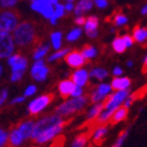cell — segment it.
<instances>
[{"mask_svg": "<svg viewBox=\"0 0 147 147\" xmlns=\"http://www.w3.org/2000/svg\"><path fill=\"white\" fill-rule=\"evenodd\" d=\"M8 135L9 132L0 129V147H5L8 144Z\"/></svg>", "mask_w": 147, "mask_h": 147, "instance_id": "e575fe53", "label": "cell"}, {"mask_svg": "<svg viewBox=\"0 0 147 147\" xmlns=\"http://www.w3.org/2000/svg\"><path fill=\"white\" fill-rule=\"evenodd\" d=\"M6 65L10 69L9 80L16 84L23 78L25 72L27 71L29 66V62L26 57L15 53L6 59Z\"/></svg>", "mask_w": 147, "mask_h": 147, "instance_id": "3957f363", "label": "cell"}, {"mask_svg": "<svg viewBox=\"0 0 147 147\" xmlns=\"http://www.w3.org/2000/svg\"><path fill=\"white\" fill-rule=\"evenodd\" d=\"M107 133H108V127H106V125H100V127H98L93 132V136H92V137H93V141L96 144L100 143L101 141L104 139V137L107 135Z\"/></svg>", "mask_w": 147, "mask_h": 147, "instance_id": "cb8c5ba5", "label": "cell"}, {"mask_svg": "<svg viewBox=\"0 0 147 147\" xmlns=\"http://www.w3.org/2000/svg\"><path fill=\"white\" fill-rule=\"evenodd\" d=\"M112 49H113V51L115 53H117V54H123L125 49H127L123 37H116L115 39L113 40Z\"/></svg>", "mask_w": 147, "mask_h": 147, "instance_id": "f1b7e54d", "label": "cell"}, {"mask_svg": "<svg viewBox=\"0 0 147 147\" xmlns=\"http://www.w3.org/2000/svg\"><path fill=\"white\" fill-rule=\"evenodd\" d=\"M130 96V90H123V91H115L112 93L104 102V109L115 111L118 107L123 105L125 99Z\"/></svg>", "mask_w": 147, "mask_h": 147, "instance_id": "52a82bcc", "label": "cell"}, {"mask_svg": "<svg viewBox=\"0 0 147 147\" xmlns=\"http://www.w3.org/2000/svg\"><path fill=\"white\" fill-rule=\"evenodd\" d=\"M12 37L16 45L20 49H27L32 47L36 38V30L34 25L30 22L20 23L15 31L12 32Z\"/></svg>", "mask_w": 147, "mask_h": 147, "instance_id": "6da1fadb", "label": "cell"}, {"mask_svg": "<svg viewBox=\"0 0 147 147\" xmlns=\"http://www.w3.org/2000/svg\"><path fill=\"white\" fill-rule=\"evenodd\" d=\"M51 49V45L49 43H42L39 44L36 49H34L33 52V55H32V58L34 61H37V60H42L44 59L47 55L49 54V51Z\"/></svg>", "mask_w": 147, "mask_h": 147, "instance_id": "ffe728a7", "label": "cell"}, {"mask_svg": "<svg viewBox=\"0 0 147 147\" xmlns=\"http://www.w3.org/2000/svg\"><path fill=\"white\" fill-rule=\"evenodd\" d=\"M127 114H129V108L125 107L123 105L120 106V107H118L117 109L114 111L112 117H111V119H110V123H114V125L120 123V121H123V120H125V118L127 117Z\"/></svg>", "mask_w": 147, "mask_h": 147, "instance_id": "d6986e66", "label": "cell"}, {"mask_svg": "<svg viewBox=\"0 0 147 147\" xmlns=\"http://www.w3.org/2000/svg\"><path fill=\"white\" fill-rule=\"evenodd\" d=\"M60 123H65V119L57 113H53V114H49V115H45L43 117H40L39 119L35 121L34 130L32 133L31 140L34 141L40 134H42L43 132L55 127V125H60Z\"/></svg>", "mask_w": 147, "mask_h": 147, "instance_id": "277c9868", "label": "cell"}, {"mask_svg": "<svg viewBox=\"0 0 147 147\" xmlns=\"http://www.w3.org/2000/svg\"><path fill=\"white\" fill-rule=\"evenodd\" d=\"M127 23V18L125 15H116L114 18V24L116 26H123Z\"/></svg>", "mask_w": 147, "mask_h": 147, "instance_id": "74e56055", "label": "cell"}, {"mask_svg": "<svg viewBox=\"0 0 147 147\" xmlns=\"http://www.w3.org/2000/svg\"><path fill=\"white\" fill-rule=\"evenodd\" d=\"M3 73H4V67H3V64L0 61V78L2 77Z\"/></svg>", "mask_w": 147, "mask_h": 147, "instance_id": "c3c4849f", "label": "cell"}, {"mask_svg": "<svg viewBox=\"0 0 147 147\" xmlns=\"http://www.w3.org/2000/svg\"><path fill=\"white\" fill-rule=\"evenodd\" d=\"M26 97L24 95L22 96H17L15 98H12L11 100L9 101V104L10 105H16V104H21V103H24L25 101H26Z\"/></svg>", "mask_w": 147, "mask_h": 147, "instance_id": "ab89813d", "label": "cell"}, {"mask_svg": "<svg viewBox=\"0 0 147 147\" xmlns=\"http://www.w3.org/2000/svg\"><path fill=\"white\" fill-rule=\"evenodd\" d=\"M49 74V68L43 59L34 61L33 64H32V66L30 67V75L37 82H43V81H45Z\"/></svg>", "mask_w": 147, "mask_h": 147, "instance_id": "ba28073f", "label": "cell"}, {"mask_svg": "<svg viewBox=\"0 0 147 147\" xmlns=\"http://www.w3.org/2000/svg\"><path fill=\"white\" fill-rule=\"evenodd\" d=\"M90 102V97L88 96H82L79 98H70L66 99L57 106L55 113L61 115L62 117H68V116L75 114L79 111L84 110V108L88 106Z\"/></svg>", "mask_w": 147, "mask_h": 147, "instance_id": "7a4b0ae2", "label": "cell"}, {"mask_svg": "<svg viewBox=\"0 0 147 147\" xmlns=\"http://www.w3.org/2000/svg\"><path fill=\"white\" fill-rule=\"evenodd\" d=\"M27 140L25 139L23 134L18 130V127H13L9 132L8 135V144L10 147H20L26 142Z\"/></svg>", "mask_w": 147, "mask_h": 147, "instance_id": "9a60e30c", "label": "cell"}, {"mask_svg": "<svg viewBox=\"0 0 147 147\" xmlns=\"http://www.w3.org/2000/svg\"><path fill=\"white\" fill-rule=\"evenodd\" d=\"M93 7V1L92 0H81L80 2L77 3L75 7H74V13L76 17L82 16L84 12L91 10Z\"/></svg>", "mask_w": 147, "mask_h": 147, "instance_id": "44dd1931", "label": "cell"}, {"mask_svg": "<svg viewBox=\"0 0 147 147\" xmlns=\"http://www.w3.org/2000/svg\"><path fill=\"white\" fill-rule=\"evenodd\" d=\"M141 12H142V15L147 16V5H146V6H144V7L142 8V10H141Z\"/></svg>", "mask_w": 147, "mask_h": 147, "instance_id": "f907efd6", "label": "cell"}, {"mask_svg": "<svg viewBox=\"0 0 147 147\" xmlns=\"http://www.w3.org/2000/svg\"><path fill=\"white\" fill-rule=\"evenodd\" d=\"M123 69L120 68L119 66H116L113 68L112 70V75L114 76V77H117V76H120V75H123Z\"/></svg>", "mask_w": 147, "mask_h": 147, "instance_id": "f6af8a7d", "label": "cell"}, {"mask_svg": "<svg viewBox=\"0 0 147 147\" xmlns=\"http://www.w3.org/2000/svg\"><path fill=\"white\" fill-rule=\"evenodd\" d=\"M47 2L51 3V4H53V5H56L57 3H58V0H47Z\"/></svg>", "mask_w": 147, "mask_h": 147, "instance_id": "681fc988", "label": "cell"}, {"mask_svg": "<svg viewBox=\"0 0 147 147\" xmlns=\"http://www.w3.org/2000/svg\"><path fill=\"white\" fill-rule=\"evenodd\" d=\"M8 99V90L7 88H2L0 91V107L6 102Z\"/></svg>", "mask_w": 147, "mask_h": 147, "instance_id": "f35d334b", "label": "cell"}, {"mask_svg": "<svg viewBox=\"0 0 147 147\" xmlns=\"http://www.w3.org/2000/svg\"><path fill=\"white\" fill-rule=\"evenodd\" d=\"M81 34H82L81 28H79V27L73 28V29L67 34L66 39H67V41H69V42H74L79 39V37L81 36Z\"/></svg>", "mask_w": 147, "mask_h": 147, "instance_id": "1f68e13d", "label": "cell"}, {"mask_svg": "<svg viewBox=\"0 0 147 147\" xmlns=\"http://www.w3.org/2000/svg\"><path fill=\"white\" fill-rule=\"evenodd\" d=\"M16 3L17 0H0V4L2 7H12Z\"/></svg>", "mask_w": 147, "mask_h": 147, "instance_id": "60d3db41", "label": "cell"}, {"mask_svg": "<svg viewBox=\"0 0 147 147\" xmlns=\"http://www.w3.org/2000/svg\"><path fill=\"white\" fill-rule=\"evenodd\" d=\"M84 26V31L86 34L90 38H96L98 36V26H99V20L97 17H88L86 21Z\"/></svg>", "mask_w": 147, "mask_h": 147, "instance_id": "4fadbf2b", "label": "cell"}, {"mask_svg": "<svg viewBox=\"0 0 147 147\" xmlns=\"http://www.w3.org/2000/svg\"><path fill=\"white\" fill-rule=\"evenodd\" d=\"M143 73H147V56L145 57L144 63H143Z\"/></svg>", "mask_w": 147, "mask_h": 147, "instance_id": "7dc6e473", "label": "cell"}, {"mask_svg": "<svg viewBox=\"0 0 147 147\" xmlns=\"http://www.w3.org/2000/svg\"><path fill=\"white\" fill-rule=\"evenodd\" d=\"M65 9L67 10V11H71V10L74 9V5L72 2H68L66 5H65Z\"/></svg>", "mask_w": 147, "mask_h": 147, "instance_id": "bcb514c9", "label": "cell"}, {"mask_svg": "<svg viewBox=\"0 0 147 147\" xmlns=\"http://www.w3.org/2000/svg\"><path fill=\"white\" fill-rule=\"evenodd\" d=\"M18 25H19V18L15 12L4 11L0 13V26L3 32L11 33L15 31Z\"/></svg>", "mask_w": 147, "mask_h": 147, "instance_id": "9c48e42d", "label": "cell"}, {"mask_svg": "<svg viewBox=\"0 0 147 147\" xmlns=\"http://www.w3.org/2000/svg\"><path fill=\"white\" fill-rule=\"evenodd\" d=\"M133 38L136 42L142 43L147 40V29L142 27H135V29L133 30Z\"/></svg>", "mask_w": 147, "mask_h": 147, "instance_id": "603a6c76", "label": "cell"}, {"mask_svg": "<svg viewBox=\"0 0 147 147\" xmlns=\"http://www.w3.org/2000/svg\"><path fill=\"white\" fill-rule=\"evenodd\" d=\"M88 135L86 134H79L72 141L70 147H86L88 143Z\"/></svg>", "mask_w": 147, "mask_h": 147, "instance_id": "4dcf8cb0", "label": "cell"}, {"mask_svg": "<svg viewBox=\"0 0 147 147\" xmlns=\"http://www.w3.org/2000/svg\"><path fill=\"white\" fill-rule=\"evenodd\" d=\"M84 96V88L82 86H75V88H73V92L71 93V98H79V97H82Z\"/></svg>", "mask_w": 147, "mask_h": 147, "instance_id": "8d00e7d4", "label": "cell"}, {"mask_svg": "<svg viewBox=\"0 0 147 147\" xmlns=\"http://www.w3.org/2000/svg\"><path fill=\"white\" fill-rule=\"evenodd\" d=\"M127 136H129V130L123 131V132L119 134V136H118V138L116 139L115 142L113 143L110 147H121L123 143H125V139L127 138Z\"/></svg>", "mask_w": 147, "mask_h": 147, "instance_id": "836d02e7", "label": "cell"}, {"mask_svg": "<svg viewBox=\"0 0 147 147\" xmlns=\"http://www.w3.org/2000/svg\"><path fill=\"white\" fill-rule=\"evenodd\" d=\"M51 43L55 51H59L62 47V33L60 31L53 32L51 35Z\"/></svg>", "mask_w": 147, "mask_h": 147, "instance_id": "83f0119b", "label": "cell"}, {"mask_svg": "<svg viewBox=\"0 0 147 147\" xmlns=\"http://www.w3.org/2000/svg\"><path fill=\"white\" fill-rule=\"evenodd\" d=\"M64 60L70 68L73 69H78L84 67L88 61L84 57L82 53L78 52V51H70L67 54V56L64 58Z\"/></svg>", "mask_w": 147, "mask_h": 147, "instance_id": "8fae6325", "label": "cell"}, {"mask_svg": "<svg viewBox=\"0 0 147 147\" xmlns=\"http://www.w3.org/2000/svg\"><path fill=\"white\" fill-rule=\"evenodd\" d=\"M69 52H70V49H67V47L66 49H59V51H55V53H53L51 56H49L47 62H49V63H54V62L64 59Z\"/></svg>", "mask_w": 147, "mask_h": 147, "instance_id": "484cf974", "label": "cell"}, {"mask_svg": "<svg viewBox=\"0 0 147 147\" xmlns=\"http://www.w3.org/2000/svg\"><path fill=\"white\" fill-rule=\"evenodd\" d=\"M64 127H65V123H60V125H57L55 127H51L47 131L43 132L42 134H40L36 139L34 140V142L38 145H43L47 144V143L51 142L54 139H56L58 136L63 132Z\"/></svg>", "mask_w": 147, "mask_h": 147, "instance_id": "30bf717a", "label": "cell"}, {"mask_svg": "<svg viewBox=\"0 0 147 147\" xmlns=\"http://www.w3.org/2000/svg\"><path fill=\"white\" fill-rule=\"evenodd\" d=\"M123 40H125V45H127V47H131L133 45V43H134V38H133L132 36H130V35H125V36H123Z\"/></svg>", "mask_w": 147, "mask_h": 147, "instance_id": "b9f144b4", "label": "cell"}, {"mask_svg": "<svg viewBox=\"0 0 147 147\" xmlns=\"http://www.w3.org/2000/svg\"><path fill=\"white\" fill-rule=\"evenodd\" d=\"M45 1H47V0H45ZM54 12H55L54 5L51 4V3H49V2H47V4L44 5L43 9H42V11L40 12V13H41L45 19H51V18L54 16Z\"/></svg>", "mask_w": 147, "mask_h": 147, "instance_id": "d6a6232c", "label": "cell"}, {"mask_svg": "<svg viewBox=\"0 0 147 147\" xmlns=\"http://www.w3.org/2000/svg\"><path fill=\"white\" fill-rule=\"evenodd\" d=\"M86 19L84 17V16H78V17L75 18V24L77 25V26H84V24H86Z\"/></svg>", "mask_w": 147, "mask_h": 147, "instance_id": "7bdbcfd3", "label": "cell"}, {"mask_svg": "<svg viewBox=\"0 0 147 147\" xmlns=\"http://www.w3.org/2000/svg\"><path fill=\"white\" fill-rule=\"evenodd\" d=\"M95 3L99 8H105L108 6L107 0H95Z\"/></svg>", "mask_w": 147, "mask_h": 147, "instance_id": "ee69618b", "label": "cell"}, {"mask_svg": "<svg viewBox=\"0 0 147 147\" xmlns=\"http://www.w3.org/2000/svg\"><path fill=\"white\" fill-rule=\"evenodd\" d=\"M66 1H68V2H71V1H73V0H66Z\"/></svg>", "mask_w": 147, "mask_h": 147, "instance_id": "db71d44e", "label": "cell"}, {"mask_svg": "<svg viewBox=\"0 0 147 147\" xmlns=\"http://www.w3.org/2000/svg\"><path fill=\"white\" fill-rule=\"evenodd\" d=\"M107 77H108V71L105 68L95 67V68H92L91 71H90V78L94 79V80L103 81Z\"/></svg>", "mask_w": 147, "mask_h": 147, "instance_id": "7402d4cb", "label": "cell"}, {"mask_svg": "<svg viewBox=\"0 0 147 147\" xmlns=\"http://www.w3.org/2000/svg\"><path fill=\"white\" fill-rule=\"evenodd\" d=\"M96 91L98 92L103 98L107 99L109 96L112 94V86H111L110 84H107V82H102V84H98L95 88Z\"/></svg>", "mask_w": 147, "mask_h": 147, "instance_id": "d4e9b609", "label": "cell"}, {"mask_svg": "<svg viewBox=\"0 0 147 147\" xmlns=\"http://www.w3.org/2000/svg\"><path fill=\"white\" fill-rule=\"evenodd\" d=\"M65 5H62L60 3H57L55 5V12H54V16H53L49 21H51V24L52 25H56L57 24V21L58 19L62 18L64 15H65Z\"/></svg>", "mask_w": 147, "mask_h": 147, "instance_id": "4316f807", "label": "cell"}, {"mask_svg": "<svg viewBox=\"0 0 147 147\" xmlns=\"http://www.w3.org/2000/svg\"><path fill=\"white\" fill-rule=\"evenodd\" d=\"M104 109V103H93V105L88 108L86 111V118L88 121H93L97 119L98 116L101 114V112Z\"/></svg>", "mask_w": 147, "mask_h": 147, "instance_id": "ac0fdd59", "label": "cell"}, {"mask_svg": "<svg viewBox=\"0 0 147 147\" xmlns=\"http://www.w3.org/2000/svg\"><path fill=\"white\" fill-rule=\"evenodd\" d=\"M1 32H3V31H2V28H1V26H0V33H1Z\"/></svg>", "mask_w": 147, "mask_h": 147, "instance_id": "f5cc1de1", "label": "cell"}, {"mask_svg": "<svg viewBox=\"0 0 147 147\" xmlns=\"http://www.w3.org/2000/svg\"><path fill=\"white\" fill-rule=\"evenodd\" d=\"M133 65H134L133 61H127V67H129V68H132Z\"/></svg>", "mask_w": 147, "mask_h": 147, "instance_id": "816d5d0a", "label": "cell"}, {"mask_svg": "<svg viewBox=\"0 0 147 147\" xmlns=\"http://www.w3.org/2000/svg\"><path fill=\"white\" fill-rule=\"evenodd\" d=\"M53 101V95L51 94H44V95H40L33 100L29 102L27 106V111L31 116H36L38 114L44 111L49 107V105L52 103Z\"/></svg>", "mask_w": 147, "mask_h": 147, "instance_id": "5b68a950", "label": "cell"}, {"mask_svg": "<svg viewBox=\"0 0 147 147\" xmlns=\"http://www.w3.org/2000/svg\"><path fill=\"white\" fill-rule=\"evenodd\" d=\"M36 92H37V86L35 84H30V86H28L27 88H25L23 95L26 98H30V97H33L36 94Z\"/></svg>", "mask_w": 147, "mask_h": 147, "instance_id": "d590c367", "label": "cell"}, {"mask_svg": "<svg viewBox=\"0 0 147 147\" xmlns=\"http://www.w3.org/2000/svg\"><path fill=\"white\" fill-rule=\"evenodd\" d=\"M81 53L86 60H93L98 56V49L93 45H86L81 49Z\"/></svg>", "mask_w": 147, "mask_h": 147, "instance_id": "f546056e", "label": "cell"}, {"mask_svg": "<svg viewBox=\"0 0 147 147\" xmlns=\"http://www.w3.org/2000/svg\"><path fill=\"white\" fill-rule=\"evenodd\" d=\"M74 88H75V84L71 80V78L63 79L58 84V93L62 98L66 99L71 96Z\"/></svg>", "mask_w": 147, "mask_h": 147, "instance_id": "5bb4252c", "label": "cell"}, {"mask_svg": "<svg viewBox=\"0 0 147 147\" xmlns=\"http://www.w3.org/2000/svg\"><path fill=\"white\" fill-rule=\"evenodd\" d=\"M34 125H35L34 120L26 119V120H23L22 123H20V125H18L17 127L18 130L23 134L25 139L29 140L32 137V133H33V130H34Z\"/></svg>", "mask_w": 147, "mask_h": 147, "instance_id": "2e32d148", "label": "cell"}, {"mask_svg": "<svg viewBox=\"0 0 147 147\" xmlns=\"http://www.w3.org/2000/svg\"><path fill=\"white\" fill-rule=\"evenodd\" d=\"M71 80L73 81L75 86H86L90 80V72L86 68H78L75 69L71 73Z\"/></svg>", "mask_w": 147, "mask_h": 147, "instance_id": "7c38bea8", "label": "cell"}, {"mask_svg": "<svg viewBox=\"0 0 147 147\" xmlns=\"http://www.w3.org/2000/svg\"><path fill=\"white\" fill-rule=\"evenodd\" d=\"M16 42L13 40L12 34L8 32L0 33V61L6 60L12 54H15Z\"/></svg>", "mask_w": 147, "mask_h": 147, "instance_id": "8992f818", "label": "cell"}, {"mask_svg": "<svg viewBox=\"0 0 147 147\" xmlns=\"http://www.w3.org/2000/svg\"><path fill=\"white\" fill-rule=\"evenodd\" d=\"M131 81L130 78L127 77H121V76H117L111 80L110 84L112 86L113 91H123V90H129L131 86Z\"/></svg>", "mask_w": 147, "mask_h": 147, "instance_id": "e0dca14e", "label": "cell"}]
</instances>
